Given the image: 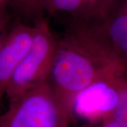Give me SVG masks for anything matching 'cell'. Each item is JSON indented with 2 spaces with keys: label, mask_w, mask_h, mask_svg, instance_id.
Segmentation results:
<instances>
[{
  "label": "cell",
  "mask_w": 127,
  "mask_h": 127,
  "mask_svg": "<svg viewBox=\"0 0 127 127\" xmlns=\"http://www.w3.org/2000/svg\"><path fill=\"white\" fill-rule=\"evenodd\" d=\"M114 78L109 81L96 83L81 92L74 102V114L76 111L91 114V118L94 119L93 123L97 122L105 116L111 114L118 101Z\"/></svg>",
  "instance_id": "5b68a950"
},
{
  "label": "cell",
  "mask_w": 127,
  "mask_h": 127,
  "mask_svg": "<svg viewBox=\"0 0 127 127\" xmlns=\"http://www.w3.org/2000/svg\"><path fill=\"white\" fill-rule=\"evenodd\" d=\"M34 34L35 28L22 23L9 32L0 52V106L14 73L31 47Z\"/></svg>",
  "instance_id": "277c9868"
},
{
  "label": "cell",
  "mask_w": 127,
  "mask_h": 127,
  "mask_svg": "<svg viewBox=\"0 0 127 127\" xmlns=\"http://www.w3.org/2000/svg\"><path fill=\"white\" fill-rule=\"evenodd\" d=\"M99 24L127 71V0H115L107 16Z\"/></svg>",
  "instance_id": "8992f818"
},
{
  "label": "cell",
  "mask_w": 127,
  "mask_h": 127,
  "mask_svg": "<svg viewBox=\"0 0 127 127\" xmlns=\"http://www.w3.org/2000/svg\"><path fill=\"white\" fill-rule=\"evenodd\" d=\"M113 82L118 93V101L112 116L121 127H127V71L114 78Z\"/></svg>",
  "instance_id": "52a82bcc"
},
{
  "label": "cell",
  "mask_w": 127,
  "mask_h": 127,
  "mask_svg": "<svg viewBox=\"0 0 127 127\" xmlns=\"http://www.w3.org/2000/svg\"><path fill=\"white\" fill-rule=\"evenodd\" d=\"M75 114L48 81L9 102L0 127H73Z\"/></svg>",
  "instance_id": "7a4b0ae2"
},
{
  "label": "cell",
  "mask_w": 127,
  "mask_h": 127,
  "mask_svg": "<svg viewBox=\"0 0 127 127\" xmlns=\"http://www.w3.org/2000/svg\"><path fill=\"white\" fill-rule=\"evenodd\" d=\"M31 47L18 65L6 91L8 102L32 88L48 81L57 47V41L45 22L34 26Z\"/></svg>",
  "instance_id": "3957f363"
},
{
  "label": "cell",
  "mask_w": 127,
  "mask_h": 127,
  "mask_svg": "<svg viewBox=\"0 0 127 127\" xmlns=\"http://www.w3.org/2000/svg\"><path fill=\"white\" fill-rule=\"evenodd\" d=\"M9 21L8 16L5 11L0 12V52L4 45L9 32L6 31V25Z\"/></svg>",
  "instance_id": "ba28073f"
},
{
  "label": "cell",
  "mask_w": 127,
  "mask_h": 127,
  "mask_svg": "<svg viewBox=\"0 0 127 127\" xmlns=\"http://www.w3.org/2000/svg\"><path fill=\"white\" fill-rule=\"evenodd\" d=\"M9 1H11V0H0V12L6 11L5 6Z\"/></svg>",
  "instance_id": "8fae6325"
},
{
  "label": "cell",
  "mask_w": 127,
  "mask_h": 127,
  "mask_svg": "<svg viewBox=\"0 0 127 127\" xmlns=\"http://www.w3.org/2000/svg\"><path fill=\"white\" fill-rule=\"evenodd\" d=\"M124 71H127L125 66L100 24L78 23L57 41L48 82L73 111L76 98L81 92Z\"/></svg>",
  "instance_id": "6da1fadb"
},
{
  "label": "cell",
  "mask_w": 127,
  "mask_h": 127,
  "mask_svg": "<svg viewBox=\"0 0 127 127\" xmlns=\"http://www.w3.org/2000/svg\"><path fill=\"white\" fill-rule=\"evenodd\" d=\"M11 1L14 2L16 7H18L21 11H23L25 6L27 3L28 0H11Z\"/></svg>",
  "instance_id": "30bf717a"
},
{
  "label": "cell",
  "mask_w": 127,
  "mask_h": 127,
  "mask_svg": "<svg viewBox=\"0 0 127 127\" xmlns=\"http://www.w3.org/2000/svg\"><path fill=\"white\" fill-rule=\"evenodd\" d=\"M91 124H93V125L89 127H121L112 117V114L105 116L97 122Z\"/></svg>",
  "instance_id": "9c48e42d"
}]
</instances>
